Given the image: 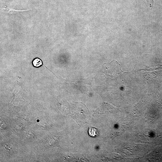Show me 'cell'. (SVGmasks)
I'll return each instance as SVG.
<instances>
[{
  "label": "cell",
  "instance_id": "obj_4",
  "mask_svg": "<svg viewBox=\"0 0 162 162\" xmlns=\"http://www.w3.org/2000/svg\"><path fill=\"white\" fill-rule=\"evenodd\" d=\"M150 8H152V0H148Z\"/></svg>",
  "mask_w": 162,
  "mask_h": 162
},
{
  "label": "cell",
  "instance_id": "obj_3",
  "mask_svg": "<svg viewBox=\"0 0 162 162\" xmlns=\"http://www.w3.org/2000/svg\"><path fill=\"white\" fill-rule=\"evenodd\" d=\"M32 64L34 67L35 68H39L43 65L42 60L39 58H34L32 61Z\"/></svg>",
  "mask_w": 162,
  "mask_h": 162
},
{
  "label": "cell",
  "instance_id": "obj_2",
  "mask_svg": "<svg viewBox=\"0 0 162 162\" xmlns=\"http://www.w3.org/2000/svg\"><path fill=\"white\" fill-rule=\"evenodd\" d=\"M88 133L89 135L92 137H95L99 135V131L98 129L92 127H89Z\"/></svg>",
  "mask_w": 162,
  "mask_h": 162
},
{
  "label": "cell",
  "instance_id": "obj_1",
  "mask_svg": "<svg viewBox=\"0 0 162 162\" xmlns=\"http://www.w3.org/2000/svg\"><path fill=\"white\" fill-rule=\"evenodd\" d=\"M103 66L106 74L111 77L116 76L123 72L121 69L120 64L117 61L114 67H113L112 61L109 63H104Z\"/></svg>",
  "mask_w": 162,
  "mask_h": 162
}]
</instances>
